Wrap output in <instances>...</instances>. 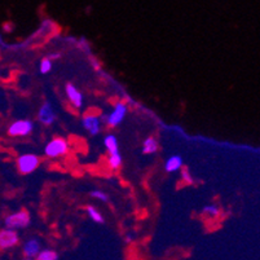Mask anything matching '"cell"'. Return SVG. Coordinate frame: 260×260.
Returning <instances> with one entry per match:
<instances>
[{
	"label": "cell",
	"mask_w": 260,
	"mask_h": 260,
	"mask_svg": "<svg viewBox=\"0 0 260 260\" xmlns=\"http://www.w3.org/2000/svg\"><path fill=\"white\" fill-rule=\"evenodd\" d=\"M69 152V144L65 139L56 138L52 139L47 145L44 146V153L50 158H59L67 154Z\"/></svg>",
	"instance_id": "6da1fadb"
},
{
	"label": "cell",
	"mask_w": 260,
	"mask_h": 260,
	"mask_svg": "<svg viewBox=\"0 0 260 260\" xmlns=\"http://www.w3.org/2000/svg\"><path fill=\"white\" fill-rule=\"evenodd\" d=\"M7 228L12 229H24L26 227H29L30 224V215L26 210H21L18 212L11 213L4 220Z\"/></svg>",
	"instance_id": "7a4b0ae2"
},
{
	"label": "cell",
	"mask_w": 260,
	"mask_h": 260,
	"mask_svg": "<svg viewBox=\"0 0 260 260\" xmlns=\"http://www.w3.org/2000/svg\"><path fill=\"white\" fill-rule=\"evenodd\" d=\"M39 163H40V159L35 154H24L17 159L18 171L24 175L34 172L39 167Z\"/></svg>",
	"instance_id": "3957f363"
},
{
	"label": "cell",
	"mask_w": 260,
	"mask_h": 260,
	"mask_svg": "<svg viewBox=\"0 0 260 260\" xmlns=\"http://www.w3.org/2000/svg\"><path fill=\"white\" fill-rule=\"evenodd\" d=\"M127 114V106L126 104L123 103H117L115 104V108L114 110L111 111L109 115H103V117L100 118L101 120L109 124L110 127H117L118 124L122 123V120L124 119Z\"/></svg>",
	"instance_id": "277c9868"
},
{
	"label": "cell",
	"mask_w": 260,
	"mask_h": 260,
	"mask_svg": "<svg viewBox=\"0 0 260 260\" xmlns=\"http://www.w3.org/2000/svg\"><path fill=\"white\" fill-rule=\"evenodd\" d=\"M34 129V123L30 119H20L13 122L11 126L8 127V135L9 136H27Z\"/></svg>",
	"instance_id": "5b68a950"
},
{
	"label": "cell",
	"mask_w": 260,
	"mask_h": 260,
	"mask_svg": "<svg viewBox=\"0 0 260 260\" xmlns=\"http://www.w3.org/2000/svg\"><path fill=\"white\" fill-rule=\"evenodd\" d=\"M20 242V236L17 231L12 228H7L0 231V250H9L15 247Z\"/></svg>",
	"instance_id": "8992f818"
},
{
	"label": "cell",
	"mask_w": 260,
	"mask_h": 260,
	"mask_svg": "<svg viewBox=\"0 0 260 260\" xmlns=\"http://www.w3.org/2000/svg\"><path fill=\"white\" fill-rule=\"evenodd\" d=\"M38 119L39 122L43 123L44 126H51V124L56 120V113L55 110H53V106L50 101H46V103L41 105L40 110H39Z\"/></svg>",
	"instance_id": "52a82bcc"
},
{
	"label": "cell",
	"mask_w": 260,
	"mask_h": 260,
	"mask_svg": "<svg viewBox=\"0 0 260 260\" xmlns=\"http://www.w3.org/2000/svg\"><path fill=\"white\" fill-rule=\"evenodd\" d=\"M82 124L85 131H88V134L92 136H96L101 131V119L97 115H84L82 119Z\"/></svg>",
	"instance_id": "ba28073f"
},
{
	"label": "cell",
	"mask_w": 260,
	"mask_h": 260,
	"mask_svg": "<svg viewBox=\"0 0 260 260\" xmlns=\"http://www.w3.org/2000/svg\"><path fill=\"white\" fill-rule=\"evenodd\" d=\"M65 91H66L67 99L70 100V103L73 104L76 109L83 108V103H84L83 95L78 91V88H76L75 85L71 84V83H67L66 87H65Z\"/></svg>",
	"instance_id": "9c48e42d"
},
{
	"label": "cell",
	"mask_w": 260,
	"mask_h": 260,
	"mask_svg": "<svg viewBox=\"0 0 260 260\" xmlns=\"http://www.w3.org/2000/svg\"><path fill=\"white\" fill-rule=\"evenodd\" d=\"M22 250H24V256L32 257V259H34V257L36 256V254L40 251V243H39V241L35 240V238H31V240L25 242Z\"/></svg>",
	"instance_id": "30bf717a"
},
{
	"label": "cell",
	"mask_w": 260,
	"mask_h": 260,
	"mask_svg": "<svg viewBox=\"0 0 260 260\" xmlns=\"http://www.w3.org/2000/svg\"><path fill=\"white\" fill-rule=\"evenodd\" d=\"M183 167V158L180 155H171L166 161L164 169L167 172H176Z\"/></svg>",
	"instance_id": "8fae6325"
},
{
	"label": "cell",
	"mask_w": 260,
	"mask_h": 260,
	"mask_svg": "<svg viewBox=\"0 0 260 260\" xmlns=\"http://www.w3.org/2000/svg\"><path fill=\"white\" fill-rule=\"evenodd\" d=\"M159 145L154 138H146L143 143V153L144 154H154L158 150Z\"/></svg>",
	"instance_id": "7c38bea8"
},
{
	"label": "cell",
	"mask_w": 260,
	"mask_h": 260,
	"mask_svg": "<svg viewBox=\"0 0 260 260\" xmlns=\"http://www.w3.org/2000/svg\"><path fill=\"white\" fill-rule=\"evenodd\" d=\"M104 145H105L106 150L109 153H114V152H119L118 150V140L115 138L114 135H106L105 139H104Z\"/></svg>",
	"instance_id": "4fadbf2b"
},
{
	"label": "cell",
	"mask_w": 260,
	"mask_h": 260,
	"mask_svg": "<svg viewBox=\"0 0 260 260\" xmlns=\"http://www.w3.org/2000/svg\"><path fill=\"white\" fill-rule=\"evenodd\" d=\"M34 260H59V254L55 250L46 248V250H40L34 257Z\"/></svg>",
	"instance_id": "5bb4252c"
},
{
	"label": "cell",
	"mask_w": 260,
	"mask_h": 260,
	"mask_svg": "<svg viewBox=\"0 0 260 260\" xmlns=\"http://www.w3.org/2000/svg\"><path fill=\"white\" fill-rule=\"evenodd\" d=\"M109 166L113 169H118L122 166V155H120L119 152L110 153V155H109Z\"/></svg>",
	"instance_id": "9a60e30c"
},
{
	"label": "cell",
	"mask_w": 260,
	"mask_h": 260,
	"mask_svg": "<svg viewBox=\"0 0 260 260\" xmlns=\"http://www.w3.org/2000/svg\"><path fill=\"white\" fill-rule=\"evenodd\" d=\"M87 213H88V216L91 218L95 223H99V224H103L104 223V218L103 215H101V212H100L97 208H95L94 206H88Z\"/></svg>",
	"instance_id": "2e32d148"
},
{
	"label": "cell",
	"mask_w": 260,
	"mask_h": 260,
	"mask_svg": "<svg viewBox=\"0 0 260 260\" xmlns=\"http://www.w3.org/2000/svg\"><path fill=\"white\" fill-rule=\"evenodd\" d=\"M52 70V60L46 57L40 61V65H39V71L41 74H48L50 71Z\"/></svg>",
	"instance_id": "e0dca14e"
},
{
	"label": "cell",
	"mask_w": 260,
	"mask_h": 260,
	"mask_svg": "<svg viewBox=\"0 0 260 260\" xmlns=\"http://www.w3.org/2000/svg\"><path fill=\"white\" fill-rule=\"evenodd\" d=\"M202 212L207 213V215H210V216H216L218 213H219V207L215 205H207L202 208Z\"/></svg>",
	"instance_id": "ac0fdd59"
},
{
	"label": "cell",
	"mask_w": 260,
	"mask_h": 260,
	"mask_svg": "<svg viewBox=\"0 0 260 260\" xmlns=\"http://www.w3.org/2000/svg\"><path fill=\"white\" fill-rule=\"evenodd\" d=\"M91 196L94 197V198L100 199L101 202H108L109 201L108 194L104 193V192H101V190H92Z\"/></svg>",
	"instance_id": "d6986e66"
},
{
	"label": "cell",
	"mask_w": 260,
	"mask_h": 260,
	"mask_svg": "<svg viewBox=\"0 0 260 260\" xmlns=\"http://www.w3.org/2000/svg\"><path fill=\"white\" fill-rule=\"evenodd\" d=\"M182 179L183 182L187 183V184H193V178H192V175H190L189 171H187V169L182 171Z\"/></svg>",
	"instance_id": "ffe728a7"
},
{
	"label": "cell",
	"mask_w": 260,
	"mask_h": 260,
	"mask_svg": "<svg viewBox=\"0 0 260 260\" xmlns=\"http://www.w3.org/2000/svg\"><path fill=\"white\" fill-rule=\"evenodd\" d=\"M91 64H92V66H94L95 70H100V69H101V64H100L96 59H92Z\"/></svg>",
	"instance_id": "44dd1931"
},
{
	"label": "cell",
	"mask_w": 260,
	"mask_h": 260,
	"mask_svg": "<svg viewBox=\"0 0 260 260\" xmlns=\"http://www.w3.org/2000/svg\"><path fill=\"white\" fill-rule=\"evenodd\" d=\"M3 29H4V31H6V32H12L13 31V27H12V25H11V24H4Z\"/></svg>",
	"instance_id": "7402d4cb"
},
{
	"label": "cell",
	"mask_w": 260,
	"mask_h": 260,
	"mask_svg": "<svg viewBox=\"0 0 260 260\" xmlns=\"http://www.w3.org/2000/svg\"><path fill=\"white\" fill-rule=\"evenodd\" d=\"M124 241H126V243H131L132 241H134V234L132 233H128L126 237H124Z\"/></svg>",
	"instance_id": "603a6c76"
},
{
	"label": "cell",
	"mask_w": 260,
	"mask_h": 260,
	"mask_svg": "<svg viewBox=\"0 0 260 260\" xmlns=\"http://www.w3.org/2000/svg\"><path fill=\"white\" fill-rule=\"evenodd\" d=\"M59 57H60V53H52V55H50V57H48V59L56 60V59H59Z\"/></svg>",
	"instance_id": "cb8c5ba5"
},
{
	"label": "cell",
	"mask_w": 260,
	"mask_h": 260,
	"mask_svg": "<svg viewBox=\"0 0 260 260\" xmlns=\"http://www.w3.org/2000/svg\"><path fill=\"white\" fill-rule=\"evenodd\" d=\"M22 260H34V259H32V257H27V256H24V259H22Z\"/></svg>",
	"instance_id": "d4e9b609"
}]
</instances>
